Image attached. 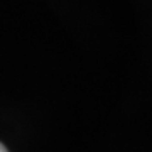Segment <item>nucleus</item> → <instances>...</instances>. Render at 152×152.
I'll use <instances>...</instances> for the list:
<instances>
[{
    "instance_id": "nucleus-1",
    "label": "nucleus",
    "mask_w": 152,
    "mask_h": 152,
    "mask_svg": "<svg viewBox=\"0 0 152 152\" xmlns=\"http://www.w3.org/2000/svg\"><path fill=\"white\" fill-rule=\"evenodd\" d=\"M0 152H7V149L4 145H2V144H0Z\"/></svg>"
}]
</instances>
